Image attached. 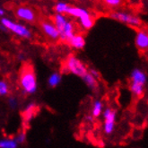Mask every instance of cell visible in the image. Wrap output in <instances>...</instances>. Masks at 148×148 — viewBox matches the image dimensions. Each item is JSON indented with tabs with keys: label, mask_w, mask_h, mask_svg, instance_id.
I'll return each instance as SVG.
<instances>
[{
	"label": "cell",
	"mask_w": 148,
	"mask_h": 148,
	"mask_svg": "<svg viewBox=\"0 0 148 148\" xmlns=\"http://www.w3.org/2000/svg\"><path fill=\"white\" fill-rule=\"evenodd\" d=\"M9 103H10V105H11V107H12V108H14V107H15V105H16V101H15L14 99H10Z\"/></svg>",
	"instance_id": "d4e9b609"
},
{
	"label": "cell",
	"mask_w": 148,
	"mask_h": 148,
	"mask_svg": "<svg viewBox=\"0 0 148 148\" xmlns=\"http://www.w3.org/2000/svg\"><path fill=\"white\" fill-rule=\"evenodd\" d=\"M1 23L5 28L13 32L14 33L17 34L18 36L23 37V38H29L31 37V32L30 31L25 27V26L22 24H18L16 23H14L13 21L7 19V18H3L1 20Z\"/></svg>",
	"instance_id": "277c9868"
},
{
	"label": "cell",
	"mask_w": 148,
	"mask_h": 148,
	"mask_svg": "<svg viewBox=\"0 0 148 148\" xmlns=\"http://www.w3.org/2000/svg\"><path fill=\"white\" fill-rule=\"evenodd\" d=\"M83 80L84 83L88 85L92 91H95L98 89V82H97V78H95L93 75H92L89 72H87L83 77Z\"/></svg>",
	"instance_id": "4fadbf2b"
},
{
	"label": "cell",
	"mask_w": 148,
	"mask_h": 148,
	"mask_svg": "<svg viewBox=\"0 0 148 148\" xmlns=\"http://www.w3.org/2000/svg\"><path fill=\"white\" fill-rule=\"evenodd\" d=\"M144 90H145V85L143 84H136L134 82H131V84H130V91H131L132 94L136 97H140L144 93Z\"/></svg>",
	"instance_id": "9a60e30c"
},
{
	"label": "cell",
	"mask_w": 148,
	"mask_h": 148,
	"mask_svg": "<svg viewBox=\"0 0 148 148\" xmlns=\"http://www.w3.org/2000/svg\"><path fill=\"white\" fill-rule=\"evenodd\" d=\"M75 34V31H74V26L71 23L69 22H66V24L64 28V32H63V34L61 36V39L62 40H68L70 39L73 35Z\"/></svg>",
	"instance_id": "5bb4252c"
},
{
	"label": "cell",
	"mask_w": 148,
	"mask_h": 148,
	"mask_svg": "<svg viewBox=\"0 0 148 148\" xmlns=\"http://www.w3.org/2000/svg\"><path fill=\"white\" fill-rule=\"evenodd\" d=\"M67 41L69 45L76 49H82L85 45V40L80 34H74Z\"/></svg>",
	"instance_id": "8fae6325"
},
{
	"label": "cell",
	"mask_w": 148,
	"mask_h": 148,
	"mask_svg": "<svg viewBox=\"0 0 148 148\" xmlns=\"http://www.w3.org/2000/svg\"><path fill=\"white\" fill-rule=\"evenodd\" d=\"M80 23L83 26V28H84L86 30H89L93 26L94 22L92 19L91 15L88 14V15H85V16L82 17V18H80Z\"/></svg>",
	"instance_id": "2e32d148"
},
{
	"label": "cell",
	"mask_w": 148,
	"mask_h": 148,
	"mask_svg": "<svg viewBox=\"0 0 148 148\" xmlns=\"http://www.w3.org/2000/svg\"><path fill=\"white\" fill-rule=\"evenodd\" d=\"M66 14H70L74 17H76V18H82V17L85 16V15H88L90 14L88 13V11H86L85 9H83V8L80 7H73V6H69L67 7L66 9Z\"/></svg>",
	"instance_id": "7c38bea8"
},
{
	"label": "cell",
	"mask_w": 148,
	"mask_h": 148,
	"mask_svg": "<svg viewBox=\"0 0 148 148\" xmlns=\"http://www.w3.org/2000/svg\"><path fill=\"white\" fill-rule=\"evenodd\" d=\"M66 19L64 15H62L61 14H55L54 18H53V23L55 24V26L57 27L58 32H59V39L61 38L62 34H63V32H64V28L66 24Z\"/></svg>",
	"instance_id": "30bf717a"
},
{
	"label": "cell",
	"mask_w": 148,
	"mask_h": 148,
	"mask_svg": "<svg viewBox=\"0 0 148 148\" xmlns=\"http://www.w3.org/2000/svg\"><path fill=\"white\" fill-rule=\"evenodd\" d=\"M102 108H103V105L102 103L100 101H96L93 104V108H92V116L94 118H97L99 117L101 112H102Z\"/></svg>",
	"instance_id": "e0dca14e"
},
{
	"label": "cell",
	"mask_w": 148,
	"mask_h": 148,
	"mask_svg": "<svg viewBox=\"0 0 148 148\" xmlns=\"http://www.w3.org/2000/svg\"><path fill=\"white\" fill-rule=\"evenodd\" d=\"M9 92V87L7 84L4 81H0V96H4L6 95Z\"/></svg>",
	"instance_id": "44dd1931"
},
{
	"label": "cell",
	"mask_w": 148,
	"mask_h": 148,
	"mask_svg": "<svg viewBox=\"0 0 148 148\" xmlns=\"http://www.w3.org/2000/svg\"><path fill=\"white\" fill-rule=\"evenodd\" d=\"M1 148H15L17 147V143L14 139H4L0 141Z\"/></svg>",
	"instance_id": "ac0fdd59"
},
{
	"label": "cell",
	"mask_w": 148,
	"mask_h": 148,
	"mask_svg": "<svg viewBox=\"0 0 148 148\" xmlns=\"http://www.w3.org/2000/svg\"><path fill=\"white\" fill-rule=\"evenodd\" d=\"M60 81H61V76H60L59 74L55 73V74L51 75L49 76V84L50 86H52V87H55V86H57L60 83Z\"/></svg>",
	"instance_id": "d6986e66"
},
{
	"label": "cell",
	"mask_w": 148,
	"mask_h": 148,
	"mask_svg": "<svg viewBox=\"0 0 148 148\" xmlns=\"http://www.w3.org/2000/svg\"><path fill=\"white\" fill-rule=\"evenodd\" d=\"M19 82L22 89L26 93H33L37 90V79L34 69L31 64L25 63L22 66L20 75H19Z\"/></svg>",
	"instance_id": "6da1fadb"
},
{
	"label": "cell",
	"mask_w": 148,
	"mask_h": 148,
	"mask_svg": "<svg viewBox=\"0 0 148 148\" xmlns=\"http://www.w3.org/2000/svg\"><path fill=\"white\" fill-rule=\"evenodd\" d=\"M130 80H131V82L145 85L147 81V76L146 74L141 69L135 68L132 70L131 74H130Z\"/></svg>",
	"instance_id": "ba28073f"
},
{
	"label": "cell",
	"mask_w": 148,
	"mask_h": 148,
	"mask_svg": "<svg viewBox=\"0 0 148 148\" xmlns=\"http://www.w3.org/2000/svg\"><path fill=\"white\" fill-rule=\"evenodd\" d=\"M102 1L111 7H118L122 4V0H102Z\"/></svg>",
	"instance_id": "7402d4cb"
},
{
	"label": "cell",
	"mask_w": 148,
	"mask_h": 148,
	"mask_svg": "<svg viewBox=\"0 0 148 148\" xmlns=\"http://www.w3.org/2000/svg\"><path fill=\"white\" fill-rule=\"evenodd\" d=\"M89 73L92 75H93L95 78H99V76H100V75H99V73L96 71V70H94V69H90V71H89Z\"/></svg>",
	"instance_id": "cb8c5ba5"
},
{
	"label": "cell",
	"mask_w": 148,
	"mask_h": 148,
	"mask_svg": "<svg viewBox=\"0 0 148 148\" xmlns=\"http://www.w3.org/2000/svg\"><path fill=\"white\" fill-rule=\"evenodd\" d=\"M3 14H4V10L0 7V15H3Z\"/></svg>",
	"instance_id": "484cf974"
},
{
	"label": "cell",
	"mask_w": 148,
	"mask_h": 148,
	"mask_svg": "<svg viewBox=\"0 0 148 148\" xmlns=\"http://www.w3.org/2000/svg\"><path fill=\"white\" fill-rule=\"evenodd\" d=\"M103 117H104V126H103L104 132L107 135H110L113 132L115 127L117 112L114 110L108 108L103 111Z\"/></svg>",
	"instance_id": "5b68a950"
},
{
	"label": "cell",
	"mask_w": 148,
	"mask_h": 148,
	"mask_svg": "<svg viewBox=\"0 0 148 148\" xmlns=\"http://www.w3.org/2000/svg\"><path fill=\"white\" fill-rule=\"evenodd\" d=\"M110 17L116 21H119L120 23L130 26H134V27H139L142 24V21L139 17L133 15L127 12H122V11L113 12L112 14H110Z\"/></svg>",
	"instance_id": "3957f363"
},
{
	"label": "cell",
	"mask_w": 148,
	"mask_h": 148,
	"mask_svg": "<svg viewBox=\"0 0 148 148\" xmlns=\"http://www.w3.org/2000/svg\"><path fill=\"white\" fill-rule=\"evenodd\" d=\"M135 44L137 47V49L140 50L148 49V32L143 30L139 31L136 33Z\"/></svg>",
	"instance_id": "52a82bcc"
},
{
	"label": "cell",
	"mask_w": 148,
	"mask_h": 148,
	"mask_svg": "<svg viewBox=\"0 0 148 148\" xmlns=\"http://www.w3.org/2000/svg\"><path fill=\"white\" fill-rule=\"evenodd\" d=\"M64 66H65L66 71H67L69 73H72L77 76H80V77H83L87 72H88L84 64L80 59H78L77 58H75L73 55L69 56L66 59Z\"/></svg>",
	"instance_id": "7a4b0ae2"
},
{
	"label": "cell",
	"mask_w": 148,
	"mask_h": 148,
	"mask_svg": "<svg viewBox=\"0 0 148 148\" xmlns=\"http://www.w3.org/2000/svg\"><path fill=\"white\" fill-rule=\"evenodd\" d=\"M41 29L45 35L48 36L51 40H58L59 39V32L55 26V24L49 21H43L40 23Z\"/></svg>",
	"instance_id": "8992f818"
},
{
	"label": "cell",
	"mask_w": 148,
	"mask_h": 148,
	"mask_svg": "<svg viewBox=\"0 0 148 148\" xmlns=\"http://www.w3.org/2000/svg\"><path fill=\"white\" fill-rule=\"evenodd\" d=\"M16 15L20 19L27 22H33L35 19V14L28 7H19L16 10Z\"/></svg>",
	"instance_id": "9c48e42d"
},
{
	"label": "cell",
	"mask_w": 148,
	"mask_h": 148,
	"mask_svg": "<svg viewBox=\"0 0 148 148\" xmlns=\"http://www.w3.org/2000/svg\"><path fill=\"white\" fill-rule=\"evenodd\" d=\"M68 5L66 3H58L55 6V10L58 14H63L66 12Z\"/></svg>",
	"instance_id": "ffe728a7"
},
{
	"label": "cell",
	"mask_w": 148,
	"mask_h": 148,
	"mask_svg": "<svg viewBox=\"0 0 148 148\" xmlns=\"http://www.w3.org/2000/svg\"><path fill=\"white\" fill-rule=\"evenodd\" d=\"M25 137H26L25 134L24 133H21V134H19L18 136L15 137L14 140L16 141L17 144H23L25 141Z\"/></svg>",
	"instance_id": "603a6c76"
}]
</instances>
